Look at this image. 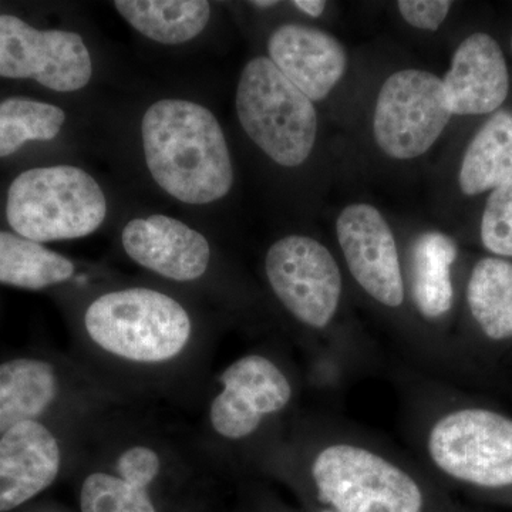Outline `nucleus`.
<instances>
[{
  "label": "nucleus",
  "mask_w": 512,
  "mask_h": 512,
  "mask_svg": "<svg viewBox=\"0 0 512 512\" xmlns=\"http://www.w3.org/2000/svg\"><path fill=\"white\" fill-rule=\"evenodd\" d=\"M66 114L53 104L28 99L0 101V157L16 153L29 141L59 136Z\"/></svg>",
  "instance_id": "22"
},
{
  "label": "nucleus",
  "mask_w": 512,
  "mask_h": 512,
  "mask_svg": "<svg viewBox=\"0 0 512 512\" xmlns=\"http://www.w3.org/2000/svg\"><path fill=\"white\" fill-rule=\"evenodd\" d=\"M511 49H512V37H511Z\"/></svg>",
  "instance_id": "30"
},
{
  "label": "nucleus",
  "mask_w": 512,
  "mask_h": 512,
  "mask_svg": "<svg viewBox=\"0 0 512 512\" xmlns=\"http://www.w3.org/2000/svg\"><path fill=\"white\" fill-rule=\"evenodd\" d=\"M93 64L82 36L39 30L16 16L0 15V76L33 79L60 93L82 90Z\"/></svg>",
  "instance_id": "9"
},
{
  "label": "nucleus",
  "mask_w": 512,
  "mask_h": 512,
  "mask_svg": "<svg viewBox=\"0 0 512 512\" xmlns=\"http://www.w3.org/2000/svg\"><path fill=\"white\" fill-rule=\"evenodd\" d=\"M443 80L424 70H402L384 82L377 97L373 134L394 160H412L433 147L450 123Z\"/></svg>",
  "instance_id": "7"
},
{
  "label": "nucleus",
  "mask_w": 512,
  "mask_h": 512,
  "mask_svg": "<svg viewBox=\"0 0 512 512\" xmlns=\"http://www.w3.org/2000/svg\"><path fill=\"white\" fill-rule=\"evenodd\" d=\"M322 512H335V511H332V510H325V511H322Z\"/></svg>",
  "instance_id": "29"
},
{
  "label": "nucleus",
  "mask_w": 512,
  "mask_h": 512,
  "mask_svg": "<svg viewBox=\"0 0 512 512\" xmlns=\"http://www.w3.org/2000/svg\"><path fill=\"white\" fill-rule=\"evenodd\" d=\"M336 235L350 275L377 303L397 309L406 301V281L396 239L379 210L353 204L340 212Z\"/></svg>",
  "instance_id": "11"
},
{
  "label": "nucleus",
  "mask_w": 512,
  "mask_h": 512,
  "mask_svg": "<svg viewBox=\"0 0 512 512\" xmlns=\"http://www.w3.org/2000/svg\"><path fill=\"white\" fill-rule=\"evenodd\" d=\"M456 259L457 244L443 232H424L410 248V298L427 322H439L453 309L451 266Z\"/></svg>",
  "instance_id": "16"
},
{
  "label": "nucleus",
  "mask_w": 512,
  "mask_h": 512,
  "mask_svg": "<svg viewBox=\"0 0 512 512\" xmlns=\"http://www.w3.org/2000/svg\"><path fill=\"white\" fill-rule=\"evenodd\" d=\"M443 86L451 113L457 116H483L500 109L510 92V74L497 40L487 33L463 40Z\"/></svg>",
  "instance_id": "13"
},
{
  "label": "nucleus",
  "mask_w": 512,
  "mask_h": 512,
  "mask_svg": "<svg viewBox=\"0 0 512 512\" xmlns=\"http://www.w3.org/2000/svg\"><path fill=\"white\" fill-rule=\"evenodd\" d=\"M80 507L82 512H157L147 490L109 473L86 477L80 490Z\"/></svg>",
  "instance_id": "23"
},
{
  "label": "nucleus",
  "mask_w": 512,
  "mask_h": 512,
  "mask_svg": "<svg viewBox=\"0 0 512 512\" xmlns=\"http://www.w3.org/2000/svg\"><path fill=\"white\" fill-rule=\"evenodd\" d=\"M84 328L103 352L141 365H158L180 356L192 333L184 306L147 288L101 295L87 308Z\"/></svg>",
  "instance_id": "3"
},
{
  "label": "nucleus",
  "mask_w": 512,
  "mask_h": 512,
  "mask_svg": "<svg viewBox=\"0 0 512 512\" xmlns=\"http://www.w3.org/2000/svg\"><path fill=\"white\" fill-rule=\"evenodd\" d=\"M269 60L309 100L326 99L348 66L345 47L318 28L285 25L269 37Z\"/></svg>",
  "instance_id": "15"
},
{
  "label": "nucleus",
  "mask_w": 512,
  "mask_h": 512,
  "mask_svg": "<svg viewBox=\"0 0 512 512\" xmlns=\"http://www.w3.org/2000/svg\"><path fill=\"white\" fill-rule=\"evenodd\" d=\"M62 466L59 441L39 421H25L0 437V512L28 503L55 483Z\"/></svg>",
  "instance_id": "14"
},
{
  "label": "nucleus",
  "mask_w": 512,
  "mask_h": 512,
  "mask_svg": "<svg viewBox=\"0 0 512 512\" xmlns=\"http://www.w3.org/2000/svg\"><path fill=\"white\" fill-rule=\"evenodd\" d=\"M292 5L312 18H319L326 9V2L323 0H295Z\"/></svg>",
  "instance_id": "27"
},
{
  "label": "nucleus",
  "mask_w": 512,
  "mask_h": 512,
  "mask_svg": "<svg viewBox=\"0 0 512 512\" xmlns=\"http://www.w3.org/2000/svg\"><path fill=\"white\" fill-rule=\"evenodd\" d=\"M73 275V262L66 256L20 235L0 232V284L39 291Z\"/></svg>",
  "instance_id": "21"
},
{
  "label": "nucleus",
  "mask_w": 512,
  "mask_h": 512,
  "mask_svg": "<svg viewBox=\"0 0 512 512\" xmlns=\"http://www.w3.org/2000/svg\"><path fill=\"white\" fill-rule=\"evenodd\" d=\"M251 5L258 9H266L274 8V6L278 5V2H274V0H258V2H251Z\"/></svg>",
  "instance_id": "28"
},
{
  "label": "nucleus",
  "mask_w": 512,
  "mask_h": 512,
  "mask_svg": "<svg viewBox=\"0 0 512 512\" xmlns=\"http://www.w3.org/2000/svg\"><path fill=\"white\" fill-rule=\"evenodd\" d=\"M481 241L497 256H512V178L491 192L481 220Z\"/></svg>",
  "instance_id": "24"
},
{
  "label": "nucleus",
  "mask_w": 512,
  "mask_h": 512,
  "mask_svg": "<svg viewBox=\"0 0 512 512\" xmlns=\"http://www.w3.org/2000/svg\"><path fill=\"white\" fill-rule=\"evenodd\" d=\"M106 214L100 185L72 165L25 171L10 184L6 202L13 231L39 244L87 237L101 227Z\"/></svg>",
  "instance_id": "4"
},
{
  "label": "nucleus",
  "mask_w": 512,
  "mask_h": 512,
  "mask_svg": "<svg viewBox=\"0 0 512 512\" xmlns=\"http://www.w3.org/2000/svg\"><path fill=\"white\" fill-rule=\"evenodd\" d=\"M121 241L136 264L171 281H195L210 266L211 247L207 238L165 215L128 222Z\"/></svg>",
  "instance_id": "12"
},
{
  "label": "nucleus",
  "mask_w": 512,
  "mask_h": 512,
  "mask_svg": "<svg viewBox=\"0 0 512 512\" xmlns=\"http://www.w3.org/2000/svg\"><path fill=\"white\" fill-rule=\"evenodd\" d=\"M59 394L55 367L37 359L0 363V434L36 420Z\"/></svg>",
  "instance_id": "17"
},
{
  "label": "nucleus",
  "mask_w": 512,
  "mask_h": 512,
  "mask_svg": "<svg viewBox=\"0 0 512 512\" xmlns=\"http://www.w3.org/2000/svg\"><path fill=\"white\" fill-rule=\"evenodd\" d=\"M116 470L117 476L128 484L147 490L160 476L161 458L154 448L137 444L119 454Z\"/></svg>",
  "instance_id": "25"
},
{
  "label": "nucleus",
  "mask_w": 512,
  "mask_h": 512,
  "mask_svg": "<svg viewBox=\"0 0 512 512\" xmlns=\"http://www.w3.org/2000/svg\"><path fill=\"white\" fill-rule=\"evenodd\" d=\"M114 6L137 32L163 45L190 42L211 18L205 0H116Z\"/></svg>",
  "instance_id": "19"
},
{
  "label": "nucleus",
  "mask_w": 512,
  "mask_h": 512,
  "mask_svg": "<svg viewBox=\"0 0 512 512\" xmlns=\"http://www.w3.org/2000/svg\"><path fill=\"white\" fill-rule=\"evenodd\" d=\"M512 178V111H497L468 144L458 184L466 195L494 191Z\"/></svg>",
  "instance_id": "18"
},
{
  "label": "nucleus",
  "mask_w": 512,
  "mask_h": 512,
  "mask_svg": "<svg viewBox=\"0 0 512 512\" xmlns=\"http://www.w3.org/2000/svg\"><path fill=\"white\" fill-rule=\"evenodd\" d=\"M320 503L335 512H423L417 478L392 457L350 440L323 443L309 458Z\"/></svg>",
  "instance_id": "2"
},
{
  "label": "nucleus",
  "mask_w": 512,
  "mask_h": 512,
  "mask_svg": "<svg viewBox=\"0 0 512 512\" xmlns=\"http://www.w3.org/2000/svg\"><path fill=\"white\" fill-rule=\"evenodd\" d=\"M154 181L185 204L221 200L234 183L224 131L210 110L188 100L157 101L141 123Z\"/></svg>",
  "instance_id": "1"
},
{
  "label": "nucleus",
  "mask_w": 512,
  "mask_h": 512,
  "mask_svg": "<svg viewBox=\"0 0 512 512\" xmlns=\"http://www.w3.org/2000/svg\"><path fill=\"white\" fill-rule=\"evenodd\" d=\"M424 453L444 476L477 487L512 485V419L483 407H463L431 421Z\"/></svg>",
  "instance_id": "6"
},
{
  "label": "nucleus",
  "mask_w": 512,
  "mask_h": 512,
  "mask_svg": "<svg viewBox=\"0 0 512 512\" xmlns=\"http://www.w3.org/2000/svg\"><path fill=\"white\" fill-rule=\"evenodd\" d=\"M220 392L212 399L210 423L221 439L242 441L254 436L266 420L284 413L295 387L271 357L249 353L221 373Z\"/></svg>",
  "instance_id": "10"
},
{
  "label": "nucleus",
  "mask_w": 512,
  "mask_h": 512,
  "mask_svg": "<svg viewBox=\"0 0 512 512\" xmlns=\"http://www.w3.org/2000/svg\"><path fill=\"white\" fill-rule=\"evenodd\" d=\"M239 123L266 156L298 167L311 156L318 114L309 100L268 57L245 64L237 89Z\"/></svg>",
  "instance_id": "5"
},
{
  "label": "nucleus",
  "mask_w": 512,
  "mask_h": 512,
  "mask_svg": "<svg viewBox=\"0 0 512 512\" xmlns=\"http://www.w3.org/2000/svg\"><path fill=\"white\" fill-rule=\"evenodd\" d=\"M265 272L278 301L306 328L325 330L338 315L342 272L325 245L305 235L276 241L265 258Z\"/></svg>",
  "instance_id": "8"
},
{
  "label": "nucleus",
  "mask_w": 512,
  "mask_h": 512,
  "mask_svg": "<svg viewBox=\"0 0 512 512\" xmlns=\"http://www.w3.org/2000/svg\"><path fill=\"white\" fill-rule=\"evenodd\" d=\"M467 303L488 339H512V262L494 256L480 259L468 279Z\"/></svg>",
  "instance_id": "20"
},
{
  "label": "nucleus",
  "mask_w": 512,
  "mask_h": 512,
  "mask_svg": "<svg viewBox=\"0 0 512 512\" xmlns=\"http://www.w3.org/2000/svg\"><path fill=\"white\" fill-rule=\"evenodd\" d=\"M451 5L448 0H400L397 8L409 25L434 32L446 20Z\"/></svg>",
  "instance_id": "26"
}]
</instances>
